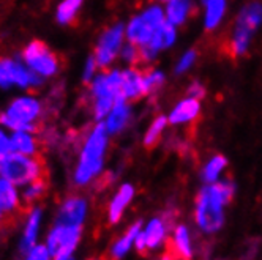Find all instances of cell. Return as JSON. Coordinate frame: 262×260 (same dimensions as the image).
<instances>
[{
    "instance_id": "cell-5",
    "label": "cell",
    "mask_w": 262,
    "mask_h": 260,
    "mask_svg": "<svg viewBox=\"0 0 262 260\" xmlns=\"http://www.w3.org/2000/svg\"><path fill=\"white\" fill-rule=\"evenodd\" d=\"M45 161L38 156H29L23 153L10 152L0 159V177L10 180L19 188L27 183L45 177Z\"/></svg>"
},
{
    "instance_id": "cell-30",
    "label": "cell",
    "mask_w": 262,
    "mask_h": 260,
    "mask_svg": "<svg viewBox=\"0 0 262 260\" xmlns=\"http://www.w3.org/2000/svg\"><path fill=\"white\" fill-rule=\"evenodd\" d=\"M119 59L123 63H126L128 66H138L141 63V51H139V46L125 41V44H123V48L120 51Z\"/></svg>"
},
{
    "instance_id": "cell-7",
    "label": "cell",
    "mask_w": 262,
    "mask_h": 260,
    "mask_svg": "<svg viewBox=\"0 0 262 260\" xmlns=\"http://www.w3.org/2000/svg\"><path fill=\"white\" fill-rule=\"evenodd\" d=\"M45 84L46 81L32 73L21 57H0V90L33 91Z\"/></svg>"
},
{
    "instance_id": "cell-35",
    "label": "cell",
    "mask_w": 262,
    "mask_h": 260,
    "mask_svg": "<svg viewBox=\"0 0 262 260\" xmlns=\"http://www.w3.org/2000/svg\"><path fill=\"white\" fill-rule=\"evenodd\" d=\"M188 97L196 98V100L201 101V100L205 97V88H204V85L199 84V82H193V84L190 85V88H188Z\"/></svg>"
},
{
    "instance_id": "cell-15",
    "label": "cell",
    "mask_w": 262,
    "mask_h": 260,
    "mask_svg": "<svg viewBox=\"0 0 262 260\" xmlns=\"http://www.w3.org/2000/svg\"><path fill=\"white\" fill-rule=\"evenodd\" d=\"M136 190L133 184L129 183H123L117 188V191L114 193V196L111 197L109 203H107V222L111 226H116L120 222V219L123 218L126 208L129 207L131 200L135 199Z\"/></svg>"
},
{
    "instance_id": "cell-33",
    "label": "cell",
    "mask_w": 262,
    "mask_h": 260,
    "mask_svg": "<svg viewBox=\"0 0 262 260\" xmlns=\"http://www.w3.org/2000/svg\"><path fill=\"white\" fill-rule=\"evenodd\" d=\"M194 62H196V51L191 49V51H188L186 54L182 55V59L179 60V63L176 66V74H182L185 71H188Z\"/></svg>"
},
{
    "instance_id": "cell-12",
    "label": "cell",
    "mask_w": 262,
    "mask_h": 260,
    "mask_svg": "<svg viewBox=\"0 0 262 260\" xmlns=\"http://www.w3.org/2000/svg\"><path fill=\"white\" fill-rule=\"evenodd\" d=\"M90 203L89 199L81 193H73L63 197L59 203L57 211L54 216L55 224L70 226V227H84L89 218Z\"/></svg>"
},
{
    "instance_id": "cell-1",
    "label": "cell",
    "mask_w": 262,
    "mask_h": 260,
    "mask_svg": "<svg viewBox=\"0 0 262 260\" xmlns=\"http://www.w3.org/2000/svg\"><path fill=\"white\" fill-rule=\"evenodd\" d=\"M109 144L111 134L103 122H95L87 129L79 140L76 164L71 172V183L74 188H87L101 177Z\"/></svg>"
},
{
    "instance_id": "cell-27",
    "label": "cell",
    "mask_w": 262,
    "mask_h": 260,
    "mask_svg": "<svg viewBox=\"0 0 262 260\" xmlns=\"http://www.w3.org/2000/svg\"><path fill=\"white\" fill-rule=\"evenodd\" d=\"M167 126V117L164 115H158L152 123L150 126L147 128V131L144 134V147L148 148V150H152L158 145V142L161 140V136L164 133V129Z\"/></svg>"
},
{
    "instance_id": "cell-6",
    "label": "cell",
    "mask_w": 262,
    "mask_h": 260,
    "mask_svg": "<svg viewBox=\"0 0 262 260\" xmlns=\"http://www.w3.org/2000/svg\"><path fill=\"white\" fill-rule=\"evenodd\" d=\"M19 57L27 65V68L45 81L57 78L62 71L60 57L46 43L40 40L29 41Z\"/></svg>"
},
{
    "instance_id": "cell-29",
    "label": "cell",
    "mask_w": 262,
    "mask_h": 260,
    "mask_svg": "<svg viewBox=\"0 0 262 260\" xmlns=\"http://www.w3.org/2000/svg\"><path fill=\"white\" fill-rule=\"evenodd\" d=\"M164 74L160 69H147L144 71V88L145 97L154 95L164 85Z\"/></svg>"
},
{
    "instance_id": "cell-2",
    "label": "cell",
    "mask_w": 262,
    "mask_h": 260,
    "mask_svg": "<svg viewBox=\"0 0 262 260\" xmlns=\"http://www.w3.org/2000/svg\"><path fill=\"white\" fill-rule=\"evenodd\" d=\"M232 181L210 183L196 199V224L205 233H215L224 224V205L234 197Z\"/></svg>"
},
{
    "instance_id": "cell-21",
    "label": "cell",
    "mask_w": 262,
    "mask_h": 260,
    "mask_svg": "<svg viewBox=\"0 0 262 260\" xmlns=\"http://www.w3.org/2000/svg\"><path fill=\"white\" fill-rule=\"evenodd\" d=\"M201 112V104H199V100L196 98H185L182 100L172 110L169 117H167V123H171L174 126L177 125H183V123H190L193 122L194 119H198Z\"/></svg>"
},
{
    "instance_id": "cell-3",
    "label": "cell",
    "mask_w": 262,
    "mask_h": 260,
    "mask_svg": "<svg viewBox=\"0 0 262 260\" xmlns=\"http://www.w3.org/2000/svg\"><path fill=\"white\" fill-rule=\"evenodd\" d=\"M45 112V101L38 95H35L33 91H23L0 110V125L10 133L17 129L40 131Z\"/></svg>"
},
{
    "instance_id": "cell-28",
    "label": "cell",
    "mask_w": 262,
    "mask_h": 260,
    "mask_svg": "<svg viewBox=\"0 0 262 260\" xmlns=\"http://www.w3.org/2000/svg\"><path fill=\"white\" fill-rule=\"evenodd\" d=\"M226 166H228V161L224 156L221 155H216L213 156L207 164L204 166V169H202V180L205 183H215L218 180V177L221 175V172L226 169Z\"/></svg>"
},
{
    "instance_id": "cell-11",
    "label": "cell",
    "mask_w": 262,
    "mask_h": 260,
    "mask_svg": "<svg viewBox=\"0 0 262 260\" xmlns=\"http://www.w3.org/2000/svg\"><path fill=\"white\" fill-rule=\"evenodd\" d=\"M125 24L116 22L107 26L97 38L95 48H93V57H95L100 69H107L114 65L119 59L120 51L125 44Z\"/></svg>"
},
{
    "instance_id": "cell-8",
    "label": "cell",
    "mask_w": 262,
    "mask_h": 260,
    "mask_svg": "<svg viewBox=\"0 0 262 260\" xmlns=\"http://www.w3.org/2000/svg\"><path fill=\"white\" fill-rule=\"evenodd\" d=\"M262 24V4L251 2L245 5L235 19L232 38L229 41V52L232 57H242L247 52L251 38L257 27Z\"/></svg>"
},
{
    "instance_id": "cell-32",
    "label": "cell",
    "mask_w": 262,
    "mask_h": 260,
    "mask_svg": "<svg viewBox=\"0 0 262 260\" xmlns=\"http://www.w3.org/2000/svg\"><path fill=\"white\" fill-rule=\"evenodd\" d=\"M23 257L27 258V260H49V258H52L51 252H49V248L46 246L45 241H43V243H40V241H38V243H35L33 246H30Z\"/></svg>"
},
{
    "instance_id": "cell-25",
    "label": "cell",
    "mask_w": 262,
    "mask_h": 260,
    "mask_svg": "<svg viewBox=\"0 0 262 260\" xmlns=\"http://www.w3.org/2000/svg\"><path fill=\"white\" fill-rule=\"evenodd\" d=\"M48 181L45 177L38 178V180H33L30 183H27L26 186L21 188V196H23V202H24V207H30L38 203L45 199L46 193H48Z\"/></svg>"
},
{
    "instance_id": "cell-22",
    "label": "cell",
    "mask_w": 262,
    "mask_h": 260,
    "mask_svg": "<svg viewBox=\"0 0 262 260\" xmlns=\"http://www.w3.org/2000/svg\"><path fill=\"white\" fill-rule=\"evenodd\" d=\"M142 230V222L136 221L135 224H131L116 241L111 245L109 248V257L112 258H123L131 248H135V240L138 237V233Z\"/></svg>"
},
{
    "instance_id": "cell-26",
    "label": "cell",
    "mask_w": 262,
    "mask_h": 260,
    "mask_svg": "<svg viewBox=\"0 0 262 260\" xmlns=\"http://www.w3.org/2000/svg\"><path fill=\"white\" fill-rule=\"evenodd\" d=\"M205 7L204 26L207 30H213L221 22L224 11H226V0H202Z\"/></svg>"
},
{
    "instance_id": "cell-14",
    "label": "cell",
    "mask_w": 262,
    "mask_h": 260,
    "mask_svg": "<svg viewBox=\"0 0 262 260\" xmlns=\"http://www.w3.org/2000/svg\"><path fill=\"white\" fill-rule=\"evenodd\" d=\"M45 222V210L41 205L35 203V205H30L26 211V218H24V224H23V230L19 235V241H17V249L24 255L26 251L33 246L35 243L40 241V233H41V227Z\"/></svg>"
},
{
    "instance_id": "cell-13",
    "label": "cell",
    "mask_w": 262,
    "mask_h": 260,
    "mask_svg": "<svg viewBox=\"0 0 262 260\" xmlns=\"http://www.w3.org/2000/svg\"><path fill=\"white\" fill-rule=\"evenodd\" d=\"M166 222L163 218H154L147 222V226L138 233L135 240V249L139 254H147L158 251L161 246L166 245V232H167Z\"/></svg>"
},
{
    "instance_id": "cell-31",
    "label": "cell",
    "mask_w": 262,
    "mask_h": 260,
    "mask_svg": "<svg viewBox=\"0 0 262 260\" xmlns=\"http://www.w3.org/2000/svg\"><path fill=\"white\" fill-rule=\"evenodd\" d=\"M100 71L101 69H100L98 63H97L95 57H93V55H89V57L85 59V62H84V65H82V73H81V81H82V84L84 85H89L93 81V78H95Z\"/></svg>"
},
{
    "instance_id": "cell-24",
    "label": "cell",
    "mask_w": 262,
    "mask_h": 260,
    "mask_svg": "<svg viewBox=\"0 0 262 260\" xmlns=\"http://www.w3.org/2000/svg\"><path fill=\"white\" fill-rule=\"evenodd\" d=\"M82 7H84V0H60L54 13L55 21L62 27H68L74 24Z\"/></svg>"
},
{
    "instance_id": "cell-20",
    "label": "cell",
    "mask_w": 262,
    "mask_h": 260,
    "mask_svg": "<svg viewBox=\"0 0 262 260\" xmlns=\"http://www.w3.org/2000/svg\"><path fill=\"white\" fill-rule=\"evenodd\" d=\"M166 252H172L171 258H190L191 257V238L186 226H177L174 235L166 241Z\"/></svg>"
},
{
    "instance_id": "cell-16",
    "label": "cell",
    "mask_w": 262,
    "mask_h": 260,
    "mask_svg": "<svg viewBox=\"0 0 262 260\" xmlns=\"http://www.w3.org/2000/svg\"><path fill=\"white\" fill-rule=\"evenodd\" d=\"M10 145H11V152L29 155V156H38L43 147L38 131H30V129L11 131Z\"/></svg>"
},
{
    "instance_id": "cell-17",
    "label": "cell",
    "mask_w": 262,
    "mask_h": 260,
    "mask_svg": "<svg viewBox=\"0 0 262 260\" xmlns=\"http://www.w3.org/2000/svg\"><path fill=\"white\" fill-rule=\"evenodd\" d=\"M144 97V71L138 66H126L122 69V98L131 103Z\"/></svg>"
},
{
    "instance_id": "cell-34",
    "label": "cell",
    "mask_w": 262,
    "mask_h": 260,
    "mask_svg": "<svg viewBox=\"0 0 262 260\" xmlns=\"http://www.w3.org/2000/svg\"><path fill=\"white\" fill-rule=\"evenodd\" d=\"M11 152V145H10V131L5 129L0 125V159H2L7 153Z\"/></svg>"
},
{
    "instance_id": "cell-19",
    "label": "cell",
    "mask_w": 262,
    "mask_h": 260,
    "mask_svg": "<svg viewBox=\"0 0 262 260\" xmlns=\"http://www.w3.org/2000/svg\"><path fill=\"white\" fill-rule=\"evenodd\" d=\"M0 207L8 216L17 215L24 208L21 188L4 177H0Z\"/></svg>"
},
{
    "instance_id": "cell-9",
    "label": "cell",
    "mask_w": 262,
    "mask_h": 260,
    "mask_svg": "<svg viewBox=\"0 0 262 260\" xmlns=\"http://www.w3.org/2000/svg\"><path fill=\"white\" fill-rule=\"evenodd\" d=\"M166 21L164 10L160 5H148L139 14L133 16L125 26V38L128 43L144 46L150 41L155 30Z\"/></svg>"
},
{
    "instance_id": "cell-23",
    "label": "cell",
    "mask_w": 262,
    "mask_h": 260,
    "mask_svg": "<svg viewBox=\"0 0 262 260\" xmlns=\"http://www.w3.org/2000/svg\"><path fill=\"white\" fill-rule=\"evenodd\" d=\"M166 4H167L164 10L166 21L174 24L176 27L185 24L193 13L191 0H169V2H166Z\"/></svg>"
},
{
    "instance_id": "cell-18",
    "label": "cell",
    "mask_w": 262,
    "mask_h": 260,
    "mask_svg": "<svg viewBox=\"0 0 262 260\" xmlns=\"http://www.w3.org/2000/svg\"><path fill=\"white\" fill-rule=\"evenodd\" d=\"M129 122H131V106H129V101H126L123 98H120L114 106H112L109 114L103 120L111 137L122 134L128 128Z\"/></svg>"
},
{
    "instance_id": "cell-10",
    "label": "cell",
    "mask_w": 262,
    "mask_h": 260,
    "mask_svg": "<svg viewBox=\"0 0 262 260\" xmlns=\"http://www.w3.org/2000/svg\"><path fill=\"white\" fill-rule=\"evenodd\" d=\"M82 230L84 227H70L54 222L45 237V243L49 248L51 257L55 260L73 258L82 241Z\"/></svg>"
},
{
    "instance_id": "cell-36",
    "label": "cell",
    "mask_w": 262,
    "mask_h": 260,
    "mask_svg": "<svg viewBox=\"0 0 262 260\" xmlns=\"http://www.w3.org/2000/svg\"><path fill=\"white\" fill-rule=\"evenodd\" d=\"M8 218H10V216L4 211V208H2V207H0V229H2V227L5 226V222L8 221Z\"/></svg>"
},
{
    "instance_id": "cell-37",
    "label": "cell",
    "mask_w": 262,
    "mask_h": 260,
    "mask_svg": "<svg viewBox=\"0 0 262 260\" xmlns=\"http://www.w3.org/2000/svg\"><path fill=\"white\" fill-rule=\"evenodd\" d=\"M161 2H169V0H161Z\"/></svg>"
},
{
    "instance_id": "cell-4",
    "label": "cell",
    "mask_w": 262,
    "mask_h": 260,
    "mask_svg": "<svg viewBox=\"0 0 262 260\" xmlns=\"http://www.w3.org/2000/svg\"><path fill=\"white\" fill-rule=\"evenodd\" d=\"M90 112L95 122H103L120 98H122V69H101L87 85Z\"/></svg>"
}]
</instances>
